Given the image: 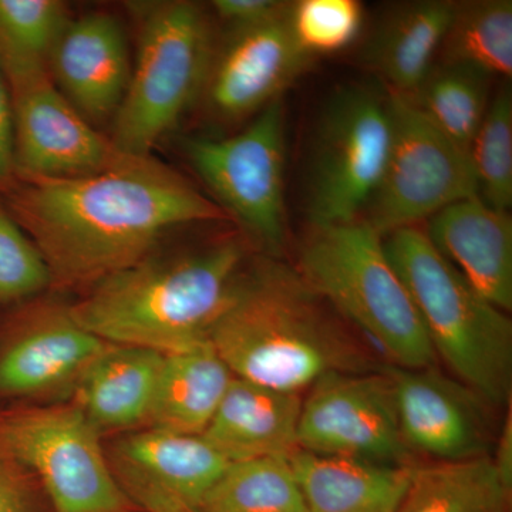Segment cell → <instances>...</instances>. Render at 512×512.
<instances>
[{
  "instance_id": "obj_24",
  "label": "cell",
  "mask_w": 512,
  "mask_h": 512,
  "mask_svg": "<svg viewBox=\"0 0 512 512\" xmlns=\"http://www.w3.org/2000/svg\"><path fill=\"white\" fill-rule=\"evenodd\" d=\"M512 484L491 457L416 466L399 512H511Z\"/></svg>"
},
{
  "instance_id": "obj_25",
  "label": "cell",
  "mask_w": 512,
  "mask_h": 512,
  "mask_svg": "<svg viewBox=\"0 0 512 512\" xmlns=\"http://www.w3.org/2000/svg\"><path fill=\"white\" fill-rule=\"evenodd\" d=\"M440 64H460L493 76L512 74L511 0L456 3L440 47ZM437 56V57H439Z\"/></svg>"
},
{
  "instance_id": "obj_23",
  "label": "cell",
  "mask_w": 512,
  "mask_h": 512,
  "mask_svg": "<svg viewBox=\"0 0 512 512\" xmlns=\"http://www.w3.org/2000/svg\"><path fill=\"white\" fill-rule=\"evenodd\" d=\"M234 375L210 340L164 355L147 424L153 429L202 434Z\"/></svg>"
},
{
  "instance_id": "obj_19",
  "label": "cell",
  "mask_w": 512,
  "mask_h": 512,
  "mask_svg": "<svg viewBox=\"0 0 512 512\" xmlns=\"http://www.w3.org/2000/svg\"><path fill=\"white\" fill-rule=\"evenodd\" d=\"M302 396L235 377L202 436L229 463L298 450Z\"/></svg>"
},
{
  "instance_id": "obj_11",
  "label": "cell",
  "mask_w": 512,
  "mask_h": 512,
  "mask_svg": "<svg viewBox=\"0 0 512 512\" xmlns=\"http://www.w3.org/2000/svg\"><path fill=\"white\" fill-rule=\"evenodd\" d=\"M298 450L416 467L400 430L386 367L333 373L313 384L302 399Z\"/></svg>"
},
{
  "instance_id": "obj_18",
  "label": "cell",
  "mask_w": 512,
  "mask_h": 512,
  "mask_svg": "<svg viewBox=\"0 0 512 512\" xmlns=\"http://www.w3.org/2000/svg\"><path fill=\"white\" fill-rule=\"evenodd\" d=\"M427 237L458 274L507 313L512 309V220L480 197L448 205L429 218Z\"/></svg>"
},
{
  "instance_id": "obj_12",
  "label": "cell",
  "mask_w": 512,
  "mask_h": 512,
  "mask_svg": "<svg viewBox=\"0 0 512 512\" xmlns=\"http://www.w3.org/2000/svg\"><path fill=\"white\" fill-rule=\"evenodd\" d=\"M12 101L16 177L77 178L120 170L143 157L121 153L60 93L49 69L6 79ZM148 158V157H147Z\"/></svg>"
},
{
  "instance_id": "obj_32",
  "label": "cell",
  "mask_w": 512,
  "mask_h": 512,
  "mask_svg": "<svg viewBox=\"0 0 512 512\" xmlns=\"http://www.w3.org/2000/svg\"><path fill=\"white\" fill-rule=\"evenodd\" d=\"M0 512H53L36 477L0 447Z\"/></svg>"
},
{
  "instance_id": "obj_5",
  "label": "cell",
  "mask_w": 512,
  "mask_h": 512,
  "mask_svg": "<svg viewBox=\"0 0 512 512\" xmlns=\"http://www.w3.org/2000/svg\"><path fill=\"white\" fill-rule=\"evenodd\" d=\"M296 271L313 291L404 369L434 366L436 353L383 237L363 221L311 225Z\"/></svg>"
},
{
  "instance_id": "obj_35",
  "label": "cell",
  "mask_w": 512,
  "mask_h": 512,
  "mask_svg": "<svg viewBox=\"0 0 512 512\" xmlns=\"http://www.w3.org/2000/svg\"><path fill=\"white\" fill-rule=\"evenodd\" d=\"M503 426L494 443V456H490L501 476L512 484V416L511 406L508 407Z\"/></svg>"
},
{
  "instance_id": "obj_8",
  "label": "cell",
  "mask_w": 512,
  "mask_h": 512,
  "mask_svg": "<svg viewBox=\"0 0 512 512\" xmlns=\"http://www.w3.org/2000/svg\"><path fill=\"white\" fill-rule=\"evenodd\" d=\"M0 447L36 477L53 512L136 511L74 403L0 410Z\"/></svg>"
},
{
  "instance_id": "obj_7",
  "label": "cell",
  "mask_w": 512,
  "mask_h": 512,
  "mask_svg": "<svg viewBox=\"0 0 512 512\" xmlns=\"http://www.w3.org/2000/svg\"><path fill=\"white\" fill-rule=\"evenodd\" d=\"M392 141L389 94L346 84L326 100L313 133L306 212L311 225L362 220L382 178Z\"/></svg>"
},
{
  "instance_id": "obj_22",
  "label": "cell",
  "mask_w": 512,
  "mask_h": 512,
  "mask_svg": "<svg viewBox=\"0 0 512 512\" xmlns=\"http://www.w3.org/2000/svg\"><path fill=\"white\" fill-rule=\"evenodd\" d=\"M164 355L134 346L110 345L74 387V404L101 431L147 424Z\"/></svg>"
},
{
  "instance_id": "obj_14",
  "label": "cell",
  "mask_w": 512,
  "mask_h": 512,
  "mask_svg": "<svg viewBox=\"0 0 512 512\" xmlns=\"http://www.w3.org/2000/svg\"><path fill=\"white\" fill-rule=\"evenodd\" d=\"M392 379L400 430L413 454L437 463L488 457L497 434L490 406L476 392L434 366H384Z\"/></svg>"
},
{
  "instance_id": "obj_3",
  "label": "cell",
  "mask_w": 512,
  "mask_h": 512,
  "mask_svg": "<svg viewBox=\"0 0 512 512\" xmlns=\"http://www.w3.org/2000/svg\"><path fill=\"white\" fill-rule=\"evenodd\" d=\"M245 258L239 238L167 258L150 255L87 289L70 312L111 345L183 352L210 338Z\"/></svg>"
},
{
  "instance_id": "obj_26",
  "label": "cell",
  "mask_w": 512,
  "mask_h": 512,
  "mask_svg": "<svg viewBox=\"0 0 512 512\" xmlns=\"http://www.w3.org/2000/svg\"><path fill=\"white\" fill-rule=\"evenodd\" d=\"M198 512H308L289 457L229 463Z\"/></svg>"
},
{
  "instance_id": "obj_27",
  "label": "cell",
  "mask_w": 512,
  "mask_h": 512,
  "mask_svg": "<svg viewBox=\"0 0 512 512\" xmlns=\"http://www.w3.org/2000/svg\"><path fill=\"white\" fill-rule=\"evenodd\" d=\"M491 79L490 74L473 67L434 64L412 100L448 138L470 154L490 104Z\"/></svg>"
},
{
  "instance_id": "obj_20",
  "label": "cell",
  "mask_w": 512,
  "mask_h": 512,
  "mask_svg": "<svg viewBox=\"0 0 512 512\" xmlns=\"http://www.w3.org/2000/svg\"><path fill=\"white\" fill-rule=\"evenodd\" d=\"M456 2L402 3L380 19L367 39L363 60L389 93L414 99L436 64Z\"/></svg>"
},
{
  "instance_id": "obj_33",
  "label": "cell",
  "mask_w": 512,
  "mask_h": 512,
  "mask_svg": "<svg viewBox=\"0 0 512 512\" xmlns=\"http://www.w3.org/2000/svg\"><path fill=\"white\" fill-rule=\"evenodd\" d=\"M215 15L227 23L228 29L251 28L285 15L292 3L278 0H214Z\"/></svg>"
},
{
  "instance_id": "obj_34",
  "label": "cell",
  "mask_w": 512,
  "mask_h": 512,
  "mask_svg": "<svg viewBox=\"0 0 512 512\" xmlns=\"http://www.w3.org/2000/svg\"><path fill=\"white\" fill-rule=\"evenodd\" d=\"M16 178L15 133L8 83L0 67V187H9Z\"/></svg>"
},
{
  "instance_id": "obj_36",
  "label": "cell",
  "mask_w": 512,
  "mask_h": 512,
  "mask_svg": "<svg viewBox=\"0 0 512 512\" xmlns=\"http://www.w3.org/2000/svg\"><path fill=\"white\" fill-rule=\"evenodd\" d=\"M154 512H198L197 510H192V508L181 507V505H167V507L158 508L157 511Z\"/></svg>"
},
{
  "instance_id": "obj_9",
  "label": "cell",
  "mask_w": 512,
  "mask_h": 512,
  "mask_svg": "<svg viewBox=\"0 0 512 512\" xmlns=\"http://www.w3.org/2000/svg\"><path fill=\"white\" fill-rule=\"evenodd\" d=\"M185 157L228 217L272 258L286 239V114L279 99L225 138L188 137Z\"/></svg>"
},
{
  "instance_id": "obj_10",
  "label": "cell",
  "mask_w": 512,
  "mask_h": 512,
  "mask_svg": "<svg viewBox=\"0 0 512 512\" xmlns=\"http://www.w3.org/2000/svg\"><path fill=\"white\" fill-rule=\"evenodd\" d=\"M387 94L392 114L389 156L360 220L382 237L413 227L448 205L478 197L470 154L448 138L412 99Z\"/></svg>"
},
{
  "instance_id": "obj_2",
  "label": "cell",
  "mask_w": 512,
  "mask_h": 512,
  "mask_svg": "<svg viewBox=\"0 0 512 512\" xmlns=\"http://www.w3.org/2000/svg\"><path fill=\"white\" fill-rule=\"evenodd\" d=\"M208 340L232 375L282 392L301 394L333 373L375 370L335 309L272 256L244 268Z\"/></svg>"
},
{
  "instance_id": "obj_21",
  "label": "cell",
  "mask_w": 512,
  "mask_h": 512,
  "mask_svg": "<svg viewBox=\"0 0 512 512\" xmlns=\"http://www.w3.org/2000/svg\"><path fill=\"white\" fill-rule=\"evenodd\" d=\"M289 461L308 512H399L414 470L302 450Z\"/></svg>"
},
{
  "instance_id": "obj_1",
  "label": "cell",
  "mask_w": 512,
  "mask_h": 512,
  "mask_svg": "<svg viewBox=\"0 0 512 512\" xmlns=\"http://www.w3.org/2000/svg\"><path fill=\"white\" fill-rule=\"evenodd\" d=\"M10 214L42 252L56 288H92L151 255L165 234L228 220L153 157L77 178H19Z\"/></svg>"
},
{
  "instance_id": "obj_30",
  "label": "cell",
  "mask_w": 512,
  "mask_h": 512,
  "mask_svg": "<svg viewBox=\"0 0 512 512\" xmlns=\"http://www.w3.org/2000/svg\"><path fill=\"white\" fill-rule=\"evenodd\" d=\"M291 26L308 55L339 52L359 36L363 6L357 0H301L292 3Z\"/></svg>"
},
{
  "instance_id": "obj_6",
  "label": "cell",
  "mask_w": 512,
  "mask_h": 512,
  "mask_svg": "<svg viewBox=\"0 0 512 512\" xmlns=\"http://www.w3.org/2000/svg\"><path fill=\"white\" fill-rule=\"evenodd\" d=\"M138 10L136 60L110 140L127 156L147 158L202 96L214 47L197 3L154 2Z\"/></svg>"
},
{
  "instance_id": "obj_29",
  "label": "cell",
  "mask_w": 512,
  "mask_h": 512,
  "mask_svg": "<svg viewBox=\"0 0 512 512\" xmlns=\"http://www.w3.org/2000/svg\"><path fill=\"white\" fill-rule=\"evenodd\" d=\"M478 197L508 211L512 204V93L504 82L490 100L483 123L470 147Z\"/></svg>"
},
{
  "instance_id": "obj_13",
  "label": "cell",
  "mask_w": 512,
  "mask_h": 512,
  "mask_svg": "<svg viewBox=\"0 0 512 512\" xmlns=\"http://www.w3.org/2000/svg\"><path fill=\"white\" fill-rule=\"evenodd\" d=\"M291 9L261 25L228 30L202 90L212 119L238 123L256 116L308 69L313 57L293 36Z\"/></svg>"
},
{
  "instance_id": "obj_28",
  "label": "cell",
  "mask_w": 512,
  "mask_h": 512,
  "mask_svg": "<svg viewBox=\"0 0 512 512\" xmlns=\"http://www.w3.org/2000/svg\"><path fill=\"white\" fill-rule=\"evenodd\" d=\"M70 18L59 0H0V67L5 79L49 63Z\"/></svg>"
},
{
  "instance_id": "obj_16",
  "label": "cell",
  "mask_w": 512,
  "mask_h": 512,
  "mask_svg": "<svg viewBox=\"0 0 512 512\" xmlns=\"http://www.w3.org/2000/svg\"><path fill=\"white\" fill-rule=\"evenodd\" d=\"M107 458L128 500L146 512L167 505L197 510L229 464L202 434L153 427L121 437Z\"/></svg>"
},
{
  "instance_id": "obj_31",
  "label": "cell",
  "mask_w": 512,
  "mask_h": 512,
  "mask_svg": "<svg viewBox=\"0 0 512 512\" xmlns=\"http://www.w3.org/2000/svg\"><path fill=\"white\" fill-rule=\"evenodd\" d=\"M52 286L42 252L0 205V303L23 301Z\"/></svg>"
},
{
  "instance_id": "obj_15",
  "label": "cell",
  "mask_w": 512,
  "mask_h": 512,
  "mask_svg": "<svg viewBox=\"0 0 512 512\" xmlns=\"http://www.w3.org/2000/svg\"><path fill=\"white\" fill-rule=\"evenodd\" d=\"M109 345L84 329L69 305L29 306L0 340V396L42 397L74 389Z\"/></svg>"
},
{
  "instance_id": "obj_17",
  "label": "cell",
  "mask_w": 512,
  "mask_h": 512,
  "mask_svg": "<svg viewBox=\"0 0 512 512\" xmlns=\"http://www.w3.org/2000/svg\"><path fill=\"white\" fill-rule=\"evenodd\" d=\"M131 66L123 26L106 12L70 19L47 63L57 89L92 124L114 119Z\"/></svg>"
},
{
  "instance_id": "obj_4",
  "label": "cell",
  "mask_w": 512,
  "mask_h": 512,
  "mask_svg": "<svg viewBox=\"0 0 512 512\" xmlns=\"http://www.w3.org/2000/svg\"><path fill=\"white\" fill-rule=\"evenodd\" d=\"M383 247L412 296L436 357L493 406L512 397V323L478 295L413 225L383 235Z\"/></svg>"
}]
</instances>
